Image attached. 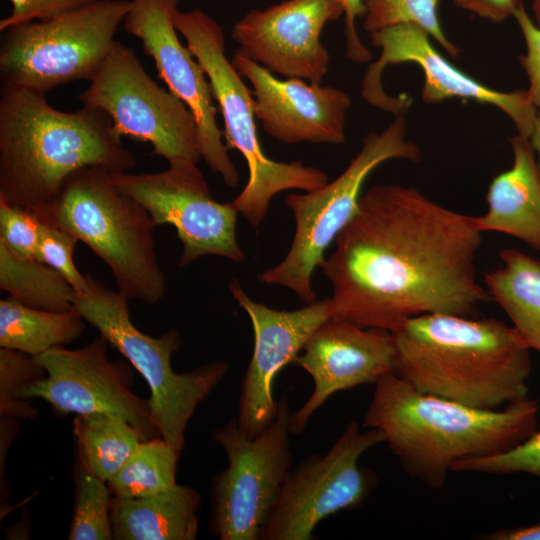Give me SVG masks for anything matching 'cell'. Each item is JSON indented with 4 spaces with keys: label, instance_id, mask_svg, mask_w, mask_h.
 Here are the masks:
<instances>
[{
    "label": "cell",
    "instance_id": "cell-1",
    "mask_svg": "<svg viewBox=\"0 0 540 540\" xmlns=\"http://www.w3.org/2000/svg\"><path fill=\"white\" fill-rule=\"evenodd\" d=\"M482 235L476 216L413 187L372 186L320 266L332 316L390 332L425 314L476 316L492 301L477 279Z\"/></svg>",
    "mask_w": 540,
    "mask_h": 540
},
{
    "label": "cell",
    "instance_id": "cell-2",
    "mask_svg": "<svg viewBox=\"0 0 540 540\" xmlns=\"http://www.w3.org/2000/svg\"><path fill=\"white\" fill-rule=\"evenodd\" d=\"M45 95L5 84L0 90V198L34 215L80 169L123 172L137 164L103 110L60 111Z\"/></svg>",
    "mask_w": 540,
    "mask_h": 540
},
{
    "label": "cell",
    "instance_id": "cell-3",
    "mask_svg": "<svg viewBox=\"0 0 540 540\" xmlns=\"http://www.w3.org/2000/svg\"><path fill=\"white\" fill-rule=\"evenodd\" d=\"M391 334L393 374L419 392L486 410L528 398L531 350L498 319L425 314Z\"/></svg>",
    "mask_w": 540,
    "mask_h": 540
},
{
    "label": "cell",
    "instance_id": "cell-4",
    "mask_svg": "<svg viewBox=\"0 0 540 540\" xmlns=\"http://www.w3.org/2000/svg\"><path fill=\"white\" fill-rule=\"evenodd\" d=\"M538 417L539 405L529 397L479 409L419 392L390 373L374 384L363 427L380 430L404 471L437 490L457 462L497 455L526 440Z\"/></svg>",
    "mask_w": 540,
    "mask_h": 540
},
{
    "label": "cell",
    "instance_id": "cell-5",
    "mask_svg": "<svg viewBox=\"0 0 540 540\" xmlns=\"http://www.w3.org/2000/svg\"><path fill=\"white\" fill-rule=\"evenodd\" d=\"M35 216L88 246L111 271L117 290L130 299L156 304L164 298L156 225L142 204L112 184L108 170L76 171L57 199Z\"/></svg>",
    "mask_w": 540,
    "mask_h": 540
},
{
    "label": "cell",
    "instance_id": "cell-6",
    "mask_svg": "<svg viewBox=\"0 0 540 540\" xmlns=\"http://www.w3.org/2000/svg\"><path fill=\"white\" fill-rule=\"evenodd\" d=\"M175 27L202 66L224 121L227 147L238 150L248 166V181L232 202L237 211L258 227L272 198L285 190L312 191L328 182L323 170L275 161L265 155L255 124L254 97L243 77L225 54V34L220 24L200 9L177 10Z\"/></svg>",
    "mask_w": 540,
    "mask_h": 540
},
{
    "label": "cell",
    "instance_id": "cell-7",
    "mask_svg": "<svg viewBox=\"0 0 540 540\" xmlns=\"http://www.w3.org/2000/svg\"><path fill=\"white\" fill-rule=\"evenodd\" d=\"M88 285L76 293L74 310L96 328L144 377L150 388V406L160 437L180 456L185 431L197 406L221 383L228 363L214 361L176 373L171 365L182 339L175 329L159 337L140 331L132 322L129 297L87 274Z\"/></svg>",
    "mask_w": 540,
    "mask_h": 540
},
{
    "label": "cell",
    "instance_id": "cell-8",
    "mask_svg": "<svg viewBox=\"0 0 540 540\" xmlns=\"http://www.w3.org/2000/svg\"><path fill=\"white\" fill-rule=\"evenodd\" d=\"M421 158L420 147L407 139L405 115L395 116L381 132L368 133L360 151L336 179L286 197L295 220L292 243L284 259L260 273L258 279L289 288L306 304L315 301L312 274L324 262L326 249L356 214L367 177L385 161L417 162Z\"/></svg>",
    "mask_w": 540,
    "mask_h": 540
},
{
    "label": "cell",
    "instance_id": "cell-9",
    "mask_svg": "<svg viewBox=\"0 0 540 540\" xmlns=\"http://www.w3.org/2000/svg\"><path fill=\"white\" fill-rule=\"evenodd\" d=\"M129 0H97L71 12L2 31V84L46 94L90 81L109 55Z\"/></svg>",
    "mask_w": 540,
    "mask_h": 540
},
{
    "label": "cell",
    "instance_id": "cell-10",
    "mask_svg": "<svg viewBox=\"0 0 540 540\" xmlns=\"http://www.w3.org/2000/svg\"><path fill=\"white\" fill-rule=\"evenodd\" d=\"M289 400L283 394L271 425L250 438L230 419L213 432L227 467L211 486L210 527L220 540H259L292 469Z\"/></svg>",
    "mask_w": 540,
    "mask_h": 540
},
{
    "label": "cell",
    "instance_id": "cell-11",
    "mask_svg": "<svg viewBox=\"0 0 540 540\" xmlns=\"http://www.w3.org/2000/svg\"><path fill=\"white\" fill-rule=\"evenodd\" d=\"M88 82L79 101L103 110L121 137L150 143V154L166 159L169 165L201 159L193 113L150 77L132 48L116 40Z\"/></svg>",
    "mask_w": 540,
    "mask_h": 540
},
{
    "label": "cell",
    "instance_id": "cell-12",
    "mask_svg": "<svg viewBox=\"0 0 540 540\" xmlns=\"http://www.w3.org/2000/svg\"><path fill=\"white\" fill-rule=\"evenodd\" d=\"M383 442L380 430L362 431L350 421L327 453L312 454L290 470L259 540H311L322 520L362 505L377 478L359 461Z\"/></svg>",
    "mask_w": 540,
    "mask_h": 540
},
{
    "label": "cell",
    "instance_id": "cell-13",
    "mask_svg": "<svg viewBox=\"0 0 540 540\" xmlns=\"http://www.w3.org/2000/svg\"><path fill=\"white\" fill-rule=\"evenodd\" d=\"M108 177L119 190L137 200L156 226L175 228L183 251L179 266L207 255L241 262L245 254L237 241L239 212L232 202L213 199L197 163L187 162L161 172H110Z\"/></svg>",
    "mask_w": 540,
    "mask_h": 540
},
{
    "label": "cell",
    "instance_id": "cell-14",
    "mask_svg": "<svg viewBox=\"0 0 540 540\" xmlns=\"http://www.w3.org/2000/svg\"><path fill=\"white\" fill-rule=\"evenodd\" d=\"M109 344L100 334L81 348L58 346L36 356L45 376L23 386L17 401L40 398L63 414L115 415L133 425L144 440L160 437L149 399L132 392L131 372L109 359Z\"/></svg>",
    "mask_w": 540,
    "mask_h": 540
},
{
    "label": "cell",
    "instance_id": "cell-15",
    "mask_svg": "<svg viewBox=\"0 0 540 540\" xmlns=\"http://www.w3.org/2000/svg\"><path fill=\"white\" fill-rule=\"evenodd\" d=\"M370 40L381 53L377 61L370 64L362 80L361 94L369 104L394 116L405 115L412 99L404 94L388 95L382 87L381 77L387 65L410 62L423 71L421 97L424 102L433 104L459 98L495 106L512 120L519 135L529 138L538 113L527 91L502 92L484 85L446 59L435 48L431 37L414 24L372 32Z\"/></svg>",
    "mask_w": 540,
    "mask_h": 540
},
{
    "label": "cell",
    "instance_id": "cell-16",
    "mask_svg": "<svg viewBox=\"0 0 540 540\" xmlns=\"http://www.w3.org/2000/svg\"><path fill=\"white\" fill-rule=\"evenodd\" d=\"M179 0H129L123 21L125 31L139 39L155 63L168 90L182 100L197 124L201 159L229 187L240 175L229 156L223 133L217 125V109L210 82L202 66L178 37L174 16Z\"/></svg>",
    "mask_w": 540,
    "mask_h": 540
},
{
    "label": "cell",
    "instance_id": "cell-17",
    "mask_svg": "<svg viewBox=\"0 0 540 540\" xmlns=\"http://www.w3.org/2000/svg\"><path fill=\"white\" fill-rule=\"evenodd\" d=\"M229 289L254 331L253 354L241 383L235 417L245 435L254 438L275 419V377L295 362L312 333L332 316L331 301L326 298L296 310H277L252 300L236 278L230 280Z\"/></svg>",
    "mask_w": 540,
    "mask_h": 540
},
{
    "label": "cell",
    "instance_id": "cell-18",
    "mask_svg": "<svg viewBox=\"0 0 540 540\" xmlns=\"http://www.w3.org/2000/svg\"><path fill=\"white\" fill-rule=\"evenodd\" d=\"M342 15L338 0H286L246 13L234 24L232 38L271 73L320 84L330 62L321 32Z\"/></svg>",
    "mask_w": 540,
    "mask_h": 540
},
{
    "label": "cell",
    "instance_id": "cell-19",
    "mask_svg": "<svg viewBox=\"0 0 540 540\" xmlns=\"http://www.w3.org/2000/svg\"><path fill=\"white\" fill-rule=\"evenodd\" d=\"M294 364L314 382L312 394L290 414V432L301 434L312 415L333 394L375 384L393 373V337L390 331L331 316L312 333Z\"/></svg>",
    "mask_w": 540,
    "mask_h": 540
},
{
    "label": "cell",
    "instance_id": "cell-20",
    "mask_svg": "<svg viewBox=\"0 0 540 540\" xmlns=\"http://www.w3.org/2000/svg\"><path fill=\"white\" fill-rule=\"evenodd\" d=\"M231 62L252 87L255 117L267 135L287 144L346 141L352 100L345 91L299 78L279 79L239 48Z\"/></svg>",
    "mask_w": 540,
    "mask_h": 540
},
{
    "label": "cell",
    "instance_id": "cell-21",
    "mask_svg": "<svg viewBox=\"0 0 540 540\" xmlns=\"http://www.w3.org/2000/svg\"><path fill=\"white\" fill-rule=\"evenodd\" d=\"M513 164L496 175L487 191V211L476 216L482 232L510 235L540 251V176L528 137L510 139Z\"/></svg>",
    "mask_w": 540,
    "mask_h": 540
},
{
    "label": "cell",
    "instance_id": "cell-22",
    "mask_svg": "<svg viewBox=\"0 0 540 540\" xmlns=\"http://www.w3.org/2000/svg\"><path fill=\"white\" fill-rule=\"evenodd\" d=\"M199 493L174 485L145 497L113 495L110 502L112 536L116 540H194L199 528Z\"/></svg>",
    "mask_w": 540,
    "mask_h": 540
},
{
    "label": "cell",
    "instance_id": "cell-23",
    "mask_svg": "<svg viewBox=\"0 0 540 540\" xmlns=\"http://www.w3.org/2000/svg\"><path fill=\"white\" fill-rule=\"evenodd\" d=\"M499 259L484 274V286L524 343L540 354V260L515 248L502 249Z\"/></svg>",
    "mask_w": 540,
    "mask_h": 540
},
{
    "label": "cell",
    "instance_id": "cell-24",
    "mask_svg": "<svg viewBox=\"0 0 540 540\" xmlns=\"http://www.w3.org/2000/svg\"><path fill=\"white\" fill-rule=\"evenodd\" d=\"M86 323L76 310L45 311L8 297L0 300V347L36 357L80 338Z\"/></svg>",
    "mask_w": 540,
    "mask_h": 540
},
{
    "label": "cell",
    "instance_id": "cell-25",
    "mask_svg": "<svg viewBox=\"0 0 540 540\" xmlns=\"http://www.w3.org/2000/svg\"><path fill=\"white\" fill-rule=\"evenodd\" d=\"M0 288L40 310H74L76 291L57 270L38 258L19 255L0 240Z\"/></svg>",
    "mask_w": 540,
    "mask_h": 540
},
{
    "label": "cell",
    "instance_id": "cell-26",
    "mask_svg": "<svg viewBox=\"0 0 540 540\" xmlns=\"http://www.w3.org/2000/svg\"><path fill=\"white\" fill-rule=\"evenodd\" d=\"M73 431L80 464L106 482L118 473L144 440L129 422L105 413L77 415Z\"/></svg>",
    "mask_w": 540,
    "mask_h": 540
},
{
    "label": "cell",
    "instance_id": "cell-27",
    "mask_svg": "<svg viewBox=\"0 0 540 540\" xmlns=\"http://www.w3.org/2000/svg\"><path fill=\"white\" fill-rule=\"evenodd\" d=\"M176 451L161 437L142 440L118 473L108 481L113 495L145 497L176 485Z\"/></svg>",
    "mask_w": 540,
    "mask_h": 540
},
{
    "label": "cell",
    "instance_id": "cell-28",
    "mask_svg": "<svg viewBox=\"0 0 540 540\" xmlns=\"http://www.w3.org/2000/svg\"><path fill=\"white\" fill-rule=\"evenodd\" d=\"M440 0H363L365 13L362 27L372 33L400 24L422 28L452 58L461 50L444 33L438 16Z\"/></svg>",
    "mask_w": 540,
    "mask_h": 540
},
{
    "label": "cell",
    "instance_id": "cell-29",
    "mask_svg": "<svg viewBox=\"0 0 540 540\" xmlns=\"http://www.w3.org/2000/svg\"><path fill=\"white\" fill-rule=\"evenodd\" d=\"M106 483L79 463L75 504L68 539H113L110 520L111 496Z\"/></svg>",
    "mask_w": 540,
    "mask_h": 540
},
{
    "label": "cell",
    "instance_id": "cell-30",
    "mask_svg": "<svg viewBox=\"0 0 540 540\" xmlns=\"http://www.w3.org/2000/svg\"><path fill=\"white\" fill-rule=\"evenodd\" d=\"M45 376V370L34 356L0 347L1 417L32 418L37 414L29 403H20L17 393L27 383Z\"/></svg>",
    "mask_w": 540,
    "mask_h": 540
},
{
    "label": "cell",
    "instance_id": "cell-31",
    "mask_svg": "<svg viewBox=\"0 0 540 540\" xmlns=\"http://www.w3.org/2000/svg\"><path fill=\"white\" fill-rule=\"evenodd\" d=\"M452 472L501 476L526 474L540 480V430L503 453L459 461Z\"/></svg>",
    "mask_w": 540,
    "mask_h": 540
},
{
    "label": "cell",
    "instance_id": "cell-32",
    "mask_svg": "<svg viewBox=\"0 0 540 540\" xmlns=\"http://www.w3.org/2000/svg\"><path fill=\"white\" fill-rule=\"evenodd\" d=\"M78 239L60 228L42 223L38 258L61 273L76 293L83 292L87 285V274H82L73 260V251Z\"/></svg>",
    "mask_w": 540,
    "mask_h": 540
},
{
    "label": "cell",
    "instance_id": "cell-33",
    "mask_svg": "<svg viewBox=\"0 0 540 540\" xmlns=\"http://www.w3.org/2000/svg\"><path fill=\"white\" fill-rule=\"evenodd\" d=\"M41 230L42 222L33 213L0 198V240L9 248L38 258Z\"/></svg>",
    "mask_w": 540,
    "mask_h": 540
},
{
    "label": "cell",
    "instance_id": "cell-34",
    "mask_svg": "<svg viewBox=\"0 0 540 540\" xmlns=\"http://www.w3.org/2000/svg\"><path fill=\"white\" fill-rule=\"evenodd\" d=\"M95 1L97 0H9L11 10L0 20V32L18 24L50 19Z\"/></svg>",
    "mask_w": 540,
    "mask_h": 540
},
{
    "label": "cell",
    "instance_id": "cell-35",
    "mask_svg": "<svg viewBox=\"0 0 540 540\" xmlns=\"http://www.w3.org/2000/svg\"><path fill=\"white\" fill-rule=\"evenodd\" d=\"M513 17L520 27L526 44V53L519 57L529 79V88L526 91L531 103L540 111V28L528 15L521 1Z\"/></svg>",
    "mask_w": 540,
    "mask_h": 540
},
{
    "label": "cell",
    "instance_id": "cell-36",
    "mask_svg": "<svg viewBox=\"0 0 540 540\" xmlns=\"http://www.w3.org/2000/svg\"><path fill=\"white\" fill-rule=\"evenodd\" d=\"M344 11L346 57L356 63H365L372 59L368 48L360 40L356 30V20L363 17L365 7L363 0H338Z\"/></svg>",
    "mask_w": 540,
    "mask_h": 540
},
{
    "label": "cell",
    "instance_id": "cell-37",
    "mask_svg": "<svg viewBox=\"0 0 540 540\" xmlns=\"http://www.w3.org/2000/svg\"><path fill=\"white\" fill-rule=\"evenodd\" d=\"M462 9L492 22H501L513 16L519 0H453Z\"/></svg>",
    "mask_w": 540,
    "mask_h": 540
},
{
    "label": "cell",
    "instance_id": "cell-38",
    "mask_svg": "<svg viewBox=\"0 0 540 540\" xmlns=\"http://www.w3.org/2000/svg\"><path fill=\"white\" fill-rule=\"evenodd\" d=\"M481 538L486 540H540V521L527 526L492 531Z\"/></svg>",
    "mask_w": 540,
    "mask_h": 540
},
{
    "label": "cell",
    "instance_id": "cell-39",
    "mask_svg": "<svg viewBox=\"0 0 540 540\" xmlns=\"http://www.w3.org/2000/svg\"><path fill=\"white\" fill-rule=\"evenodd\" d=\"M529 140L534 150L535 157L537 156L536 165L540 176V113L537 114Z\"/></svg>",
    "mask_w": 540,
    "mask_h": 540
},
{
    "label": "cell",
    "instance_id": "cell-40",
    "mask_svg": "<svg viewBox=\"0 0 540 540\" xmlns=\"http://www.w3.org/2000/svg\"><path fill=\"white\" fill-rule=\"evenodd\" d=\"M536 25L540 28V0H533L532 4Z\"/></svg>",
    "mask_w": 540,
    "mask_h": 540
}]
</instances>
